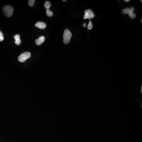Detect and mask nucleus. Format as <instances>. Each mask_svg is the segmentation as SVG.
Instances as JSON below:
<instances>
[{"label": "nucleus", "instance_id": "1", "mask_svg": "<svg viewBox=\"0 0 142 142\" xmlns=\"http://www.w3.org/2000/svg\"><path fill=\"white\" fill-rule=\"evenodd\" d=\"M14 11V9L11 6H5L2 9L4 14L7 17H10L12 15Z\"/></svg>", "mask_w": 142, "mask_h": 142}, {"label": "nucleus", "instance_id": "2", "mask_svg": "<svg viewBox=\"0 0 142 142\" xmlns=\"http://www.w3.org/2000/svg\"><path fill=\"white\" fill-rule=\"evenodd\" d=\"M72 36V34L68 29H66L64 31L63 34V42L65 44H68L70 42Z\"/></svg>", "mask_w": 142, "mask_h": 142}, {"label": "nucleus", "instance_id": "3", "mask_svg": "<svg viewBox=\"0 0 142 142\" xmlns=\"http://www.w3.org/2000/svg\"><path fill=\"white\" fill-rule=\"evenodd\" d=\"M31 55L30 52H26L21 54L19 56L18 60L21 63H24L27 60L30 58L31 57Z\"/></svg>", "mask_w": 142, "mask_h": 142}, {"label": "nucleus", "instance_id": "4", "mask_svg": "<svg viewBox=\"0 0 142 142\" xmlns=\"http://www.w3.org/2000/svg\"><path fill=\"white\" fill-rule=\"evenodd\" d=\"M95 17V14L93 13V12L92 10L89 9V10H86L85 12V15L84 16L83 18L84 19H88L91 20V18H93Z\"/></svg>", "mask_w": 142, "mask_h": 142}, {"label": "nucleus", "instance_id": "5", "mask_svg": "<svg viewBox=\"0 0 142 142\" xmlns=\"http://www.w3.org/2000/svg\"><path fill=\"white\" fill-rule=\"evenodd\" d=\"M36 27L41 29H44L46 27V25L45 23L42 22H38L35 24Z\"/></svg>", "mask_w": 142, "mask_h": 142}, {"label": "nucleus", "instance_id": "6", "mask_svg": "<svg viewBox=\"0 0 142 142\" xmlns=\"http://www.w3.org/2000/svg\"><path fill=\"white\" fill-rule=\"evenodd\" d=\"M45 40V38L43 36H41L38 39L36 40V44L38 46L41 45L42 43H43Z\"/></svg>", "mask_w": 142, "mask_h": 142}, {"label": "nucleus", "instance_id": "7", "mask_svg": "<svg viewBox=\"0 0 142 142\" xmlns=\"http://www.w3.org/2000/svg\"><path fill=\"white\" fill-rule=\"evenodd\" d=\"M14 38L15 40V44L17 45H20L21 43V40H20V36L19 35H17L14 36Z\"/></svg>", "mask_w": 142, "mask_h": 142}, {"label": "nucleus", "instance_id": "8", "mask_svg": "<svg viewBox=\"0 0 142 142\" xmlns=\"http://www.w3.org/2000/svg\"><path fill=\"white\" fill-rule=\"evenodd\" d=\"M44 7L45 9L47 10H50V8L51 6V4L49 1H46L44 3Z\"/></svg>", "mask_w": 142, "mask_h": 142}, {"label": "nucleus", "instance_id": "9", "mask_svg": "<svg viewBox=\"0 0 142 142\" xmlns=\"http://www.w3.org/2000/svg\"><path fill=\"white\" fill-rule=\"evenodd\" d=\"M46 14L47 16L49 17H51L53 15V12L50 10H46Z\"/></svg>", "mask_w": 142, "mask_h": 142}, {"label": "nucleus", "instance_id": "10", "mask_svg": "<svg viewBox=\"0 0 142 142\" xmlns=\"http://www.w3.org/2000/svg\"><path fill=\"white\" fill-rule=\"evenodd\" d=\"M35 0H29L28 1V5L30 7H33L35 4Z\"/></svg>", "mask_w": 142, "mask_h": 142}, {"label": "nucleus", "instance_id": "11", "mask_svg": "<svg viewBox=\"0 0 142 142\" xmlns=\"http://www.w3.org/2000/svg\"><path fill=\"white\" fill-rule=\"evenodd\" d=\"M134 8L133 7H131V8H129V12H128V14L129 15H130L131 14L134 13Z\"/></svg>", "mask_w": 142, "mask_h": 142}, {"label": "nucleus", "instance_id": "12", "mask_svg": "<svg viewBox=\"0 0 142 142\" xmlns=\"http://www.w3.org/2000/svg\"><path fill=\"white\" fill-rule=\"evenodd\" d=\"M128 12H129V8H128L124 9L122 11V14H128Z\"/></svg>", "mask_w": 142, "mask_h": 142}, {"label": "nucleus", "instance_id": "13", "mask_svg": "<svg viewBox=\"0 0 142 142\" xmlns=\"http://www.w3.org/2000/svg\"><path fill=\"white\" fill-rule=\"evenodd\" d=\"M93 27V25L91 21H90L89 23H88V30H91L92 29V28Z\"/></svg>", "mask_w": 142, "mask_h": 142}, {"label": "nucleus", "instance_id": "14", "mask_svg": "<svg viewBox=\"0 0 142 142\" xmlns=\"http://www.w3.org/2000/svg\"><path fill=\"white\" fill-rule=\"evenodd\" d=\"M4 39V37L3 34H2V32L0 30V42L3 41Z\"/></svg>", "mask_w": 142, "mask_h": 142}, {"label": "nucleus", "instance_id": "15", "mask_svg": "<svg viewBox=\"0 0 142 142\" xmlns=\"http://www.w3.org/2000/svg\"><path fill=\"white\" fill-rule=\"evenodd\" d=\"M136 14H134V13H133L132 14H131L130 15H129L130 18L131 19H133L135 18L136 17Z\"/></svg>", "mask_w": 142, "mask_h": 142}, {"label": "nucleus", "instance_id": "16", "mask_svg": "<svg viewBox=\"0 0 142 142\" xmlns=\"http://www.w3.org/2000/svg\"><path fill=\"white\" fill-rule=\"evenodd\" d=\"M83 27H86V24L84 23L83 25Z\"/></svg>", "mask_w": 142, "mask_h": 142}, {"label": "nucleus", "instance_id": "17", "mask_svg": "<svg viewBox=\"0 0 142 142\" xmlns=\"http://www.w3.org/2000/svg\"><path fill=\"white\" fill-rule=\"evenodd\" d=\"M124 1H125V2H129L130 1V0H125Z\"/></svg>", "mask_w": 142, "mask_h": 142}, {"label": "nucleus", "instance_id": "18", "mask_svg": "<svg viewBox=\"0 0 142 142\" xmlns=\"http://www.w3.org/2000/svg\"><path fill=\"white\" fill-rule=\"evenodd\" d=\"M63 1H64V2H66V0H63Z\"/></svg>", "mask_w": 142, "mask_h": 142}, {"label": "nucleus", "instance_id": "19", "mask_svg": "<svg viewBox=\"0 0 142 142\" xmlns=\"http://www.w3.org/2000/svg\"><path fill=\"white\" fill-rule=\"evenodd\" d=\"M141 23H142V19H141Z\"/></svg>", "mask_w": 142, "mask_h": 142}, {"label": "nucleus", "instance_id": "20", "mask_svg": "<svg viewBox=\"0 0 142 142\" xmlns=\"http://www.w3.org/2000/svg\"><path fill=\"white\" fill-rule=\"evenodd\" d=\"M141 1V2H142V0H141V1Z\"/></svg>", "mask_w": 142, "mask_h": 142}]
</instances>
